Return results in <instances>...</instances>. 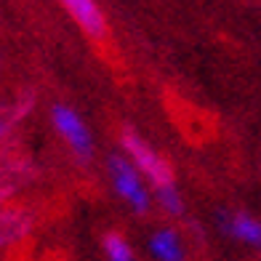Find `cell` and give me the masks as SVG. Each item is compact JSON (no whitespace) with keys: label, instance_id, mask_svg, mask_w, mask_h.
I'll return each mask as SVG.
<instances>
[{"label":"cell","instance_id":"cell-4","mask_svg":"<svg viewBox=\"0 0 261 261\" xmlns=\"http://www.w3.org/2000/svg\"><path fill=\"white\" fill-rule=\"evenodd\" d=\"M213 227L224 237H229V240H237L248 248L261 251V219L253 216L251 211L219 205L213 211Z\"/></svg>","mask_w":261,"mask_h":261},{"label":"cell","instance_id":"cell-8","mask_svg":"<svg viewBox=\"0 0 261 261\" xmlns=\"http://www.w3.org/2000/svg\"><path fill=\"white\" fill-rule=\"evenodd\" d=\"M152 197H155V203L168 213L173 219H184L187 216V203H184V195L179 184H165V187H155L152 189Z\"/></svg>","mask_w":261,"mask_h":261},{"label":"cell","instance_id":"cell-10","mask_svg":"<svg viewBox=\"0 0 261 261\" xmlns=\"http://www.w3.org/2000/svg\"><path fill=\"white\" fill-rule=\"evenodd\" d=\"M258 171H261V160H258Z\"/></svg>","mask_w":261,"mask_h":261},{"label":"cell","instance_id":"cell-6","mask_svg":"<svg viewBox=\"0 0 261 261\" xmlns=\"http://www.w3.org/2000/svg\"><path fill=\"white\" fill-rule=\"evenodd\" d=\"M147 251L155 261H189L181 232L176 227H155L147 237Z\"/></svg>","mask_w":261,"mask_h":261},{"label":"cell","instance_id":"cell-9","mask_svg":"<svg viewBox=\"0 0 261 261\" xmlns=\"http://www.w3.org/2000/svg\"><path fill=\"white\" fill-rule=\"evenodd\" d=\"M6 134H8V123H6V120H0V139H3Z\"/></svg>","mask_w":261,"mask_h":261},{"label":"cell","instance_id":"cell-1","mask_svg":"<svg viewBox=\"0 0 261 261\" xmlns=\"http://www.w3.org/2000/svg\"><path fill=\"white\" fill-rule=\"evenodd\" d=\"M104 168H107V176H110V184L115 189V195L128 205V211L134 213L136 219L149 216L155 197H152L149 187H147V179L141 176V171L130 163V158L120 147L110 149L104 155Z\"/></svg>","mask_w":261,"mask_h":261},{"label":"cell","instance_id":"cell-7","mask_svg":"<svg viewBox=\"0 0 261 261\" xmlns=\"http://www.w3.org/2000/svg\"><path fill=\"white\" fill-rule=\"evenodd\" d=\"M101 251L107 261H139L134 245L128 243V237L117 229H107L101 234Z\"/></svg>","mask_w":261,"mask_h":261},{"label":"cell","instance_id":"cell-5","mask_svg":"<svg viewBox=\"0 0 261 261\" xmlns=\"http://www.w3.org/2000/svg\"><path fill=\"white\" fill-rule=\"evenodd\" d=\"M69 19L77 24V30L91 40H104L107 38V16L99 6V0H56Z\"/></svg>","mask_w":261,"mask_h":261},{"label":"cell","instance_id":"cell-2","mask_svg":"<svg viewBox=\"0 0 261 261\" xmlns=\"http://www.w3.org/2000/svg\"><path fill=\"white\" fill-rule=\"evenodd\" d=\"M117 144H120V149L130 158V163H134L136 168L141 171V176H144V179L152 184V189H155V187H165V184H176L173 165L165 160L134 125L125 123V125L120 128Z\"/></svg>","mask_w":261,"mask_h":261},{"label":"cell","instance_id":"cell-3","mask_svg":"<svg viewBox=\"0 0 261 261\" xmlns=\"http://www.w3.org/2000/svg\"><path fill=\"white\" fill-rule=\"evenodd\" d=\"M48 117H51V125L56 130V136L69 147L72 158L80 165H88L93 160V155H96V141H93V134H91L88 123L83 120V115L72 104L54 101L51 110H48Z\"/></svg>","mask_w":261,"mask_h":261}]
</instances>
